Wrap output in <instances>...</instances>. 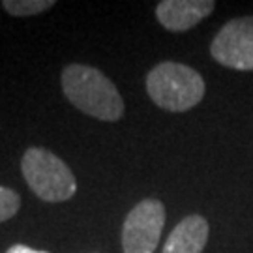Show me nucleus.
Returning a JSON list of instances; mask_svg holds the SVG:
<instances>
[{
    "label": "nucleus",
    "instance_id": "0eeeda50",
    "mask_svg": "<svg viewBox=\"0 0 253 253\" xmlns=\"http://www.w3.org/2000/svg\"><path fill=\"white\" fill-rule=\"evenodd\" d=\"M207 242V219L203 216H188L172 229L162 253H201Z\"/></svg>",
    "mask_w": 253,
    "mask_h": 253
},
{
    "label": "nucleus",
    "instance_id": "423d86ee",
    "mask_svg": "<svg viewBox=\"0 0 253 253\" xmlns=\"http://www.w3.org/2000/svg\"><path fill=\"white\" fill-rule=\"evenodd\" d=\"M216 8L212 0H163L156 8L162 27L172 32H184L199 25Z\"/></svg>",
    "mask_w": 253,
    "mask_h": 253
},
{
    "label": "nucleus",
    "instance_id": "7ed1b4c3",
    "mask_svg": "<svg viewBox=\"0 0 253 253\" xmlns=\"http://www.w3.org/2000/svg\"><path fill=\"white\" fill-rule=\"evenodd\" d=\"M21 171L30 190L45 203H62L77 191V180L70 167L47 148H28L21 160Z\"/></svg>",
    "mask_w": 253,
    "mask_h": 253
},
{
    "label": "nucleus",
    "instance_id": "20e7f679",
    "mask_svg": "<svg viewBox=\"0 0 253 253\" xmlns=\"http://www.w3.org/2000/svg\"><path fill=\"white\" fill-rule=\"evenodd\" d=\"M165 225V207L156 199L141 201L124 221V253H154Z\"/></svg>",
    "mask_w": 253,
    "mask_h": 253
},
{
    "label": "nucleus",
    "instance_id": "1a4fd4ad",
    "mask_svg": "<svg viewBox=\"0 0 253 253\" xmlns=\"http://www.w3.org/2000/svg\"><path fill=\"white\" fill-rule=\"evenodd\" d=\"M19 207H21V197L17 191L0 186V223L15 216Z\"/></svg>",
    "mask_w": 253,
    "mask_h": 253
},
{
    "label": "nucleus",
    "instance_id": "39448f33",
    "mask_svg": "<svg viewBox=\"0 0 253 253\" xmlns=\"http://www.w3.org/2000/svg\"><path fill=\"white\" fill-rule=\"evenodd\" d=\"M210 54L225 68L253 72V17L229 21L212 40Z\"/></svg>",
    "mask_w": 253,
    "mask_h": 253
},
{
    "label": "nucleus",
    "instance_id": "6e6552de",
    "mask_svg": "<svg viewBox=\"0 0 253 253\" xmlns=\"http://www.w3.org/2000/svg\"><path fill=\"white\" fill-rule=\"evenodd\" d=\"M2 6L11 15L28 17V15H36V13H42V11L53 8L54 2L53 0H4Z\"/></svg>",
    "mask_w": 253,
    "mask_h": 253
},
{
    "label": "nucleus",
    "instance_id": "9d476101",
    "mask_svg": "<svg viewBox=\"0 0 253 253\" xmlns=\"http://www.w3.org/2000/svg\"><path fill=\"white\" fill-rule=\"evenodd\" d=\"M6 253H49V252H42V250H32V248H28V246H23V244H15L11 246Z\"/></svg>",
    "mask_w": 253,
    "mask_h": 253
},
{
    "label": "nucleus",
    "instance_id": "f257e3e1",
    "mask_svg": "<svg viewBox=\"0 0 253 253\" xmlns=\"http://www.w3.org/2000/svg\"><path fill=\"white\" fill-rule=\"evenodd\" d=\"M64 96L84 115L115 122L124 115V101L117 86L100 70L70 64L62 72Z\"/></svg>",
    "mask_w": 253,
    "mask_h": 253
},
{
    "label": "nucleus",
    "instance_id": "f03ea898",
    "mask_svg": "<svg viewBox=\"0 0 253 253\" xmlns=\"http://www.w3.org/2000/svg\"><path fill=\"white\" fill-rule=\"evenodd\" d=\"M146 90L152 101L172 113L195 107L205 96V81L199 72L178 62H162L146 77Z\"/></svg>",
    "mask_w": 253,
    "mask_h": 253
}]
</instances>
